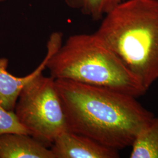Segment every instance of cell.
Returning <instances> with one entry per match:
<instances>
[{
  "label": "cell",
  "instance_id": "cell-1",
  "mask_svg": "<svg viewBox=\"0 0 158 158\" xmlns=\"http://www.w3.org/2000/svg\"><path fill=\"white\" fill-rule=\"evenodd\" d=\"M68 131L119 151L131 147L154 114L135 97L104 87L55 79Z\"/></svg>",
  "mask_w": 158,
  "mask_h": 158
},
{
  "label": "cell",
  "instance_id": "cell-2",
  "mask_svg": "<svg viewBox=\"0 0 158 158\" xmlns=\"http://www.w3.org/2000/svg\"><path fill=\"white\" fill-rule=\"evenodd\" d=\"M94 34L147 90L158 79V0H125Z\"/></svg>",
  "mask_w": 158,
  "mask_h": 158
},
{
  "label": "cell",
  "instance_id": "cell-3",
  "mask_svg": "<svg viewBox=\"0 0 158 158\" xmlns=\"http://www.w3.org/2000/svg\"><path fill=\"white\" fill-rule=\"evenodd\" d=\"M55 79L104 87L138 98L147 90L94 34L69 36L46 63Z\"/></svg>",
  "mask_w": 158,
  "mask_h": 158
},
{
  "label": "cell",
  "instance_id": "cell-4",
  "mask_svg": "<svg viewBox=\"0 0 158 158\" xmlns=\"http://www.w3.org/2000/svg\"><path fill=\"white\" fill-rule=\"evenodd\" d=\"M14 112L29 135L47 147L68 130L55 79L52 76L40 74L26 85L18 98Z\"/></svg>",
  "mask_w": 158,
  "mask_h": 158
},
{
  "label": "cell",
  "instance_id": "cell-5",
  "mask_svg": "<svg viewBox=\"0 0 158 158\" xmlns=\"http://www.w3.org/2000/svg\"><path fill=\"white\" fill-rule=\"evenodd\" d=\"M62 44V36L59 33L51 34L47 43V53L38 68L28 75L18 77L7 70L8 60L0 58V104L8 111H14L18 98L23 88L46 69V63L51 55Z\"/></svg>",
  "mask_w": 158,
  "mask_h": 158
},
{
  "label": "cell",
  "instance_id": "cell-6",
  "mask_svg": "<svg viewBox=\"0 0 158 158\" xmlns=\"http://www.w3.org/2000/svg\"><path fill=\"white\" fill-rule=\"evenodd\" d=\"M51 149L55 158H117L118 151L70 131L57 136Z\"/></svg>",
  "mask_w": 158,
  "mask_h": 158
},
{
  "label": "cell",
  "instance_id": "cell-7",
  "mask_svg": "<svg viewBox=\"0 0 158 158\" xmlns=\"http://www.w3.org/2000/svg\"><path fill=\"white\" fill-rule=\"evenodd\" d=\"M0 158H55L51 149L28 134L0 135Z\"/></svg>",
  "mask_w": 158,
  "mask_h": 158
},
{
  "label": "cell",
  "instance_id": "cell-8",
  "mask_svg": "<svg viewBox=\"0 0 158 158\" xmlns=\"http://www.w3.org/2000/svg\"><path fill=\"white\" fill-rule=\"evenodd\" d=\"M131 158H158V117H154L132 143Z\"/></svg>",
  "mask_w": 158,
  "mask_h": 158
},
{
  "label": "cell",
  "instance_id": "cell-9",
  "mask_svg": "<svg viewBox=\"0 0 158 158\" xmlns=\"http://www.w3.org/2000/svg\"><path fill=\"white\" fill-rule=\"evenodd\" d=\"M66 5L90 17L93 20H102L108 12L125 0H64Z\"/></svg>",
  "mask_w": 158,
  "mask_h": 158
},
{
  "label": "cell",
  "instance_id": "cell-10",
  "mask_svg": "<svg viewBox=\"0 0 158 158\" xmlns=\"http://www.w3.org/2000/svg\"><path fill=\"white\" fill-rule=\"evenodd\" d=\"M5 134H29L28 131L18 118L14 111H8L0 104V135Z\"/></svg>",
  "mask_w": 158,
  "mask_h": 158
},
{
  "label": "cell",
  "instance_id": "cell-11",
  "mask_svg": "<svg viewBox=\"0 0 158 158\" xmlns=\"http://www.w3.org/2000/svg\"><path fill=\"white\" fill-rule=\"evenodd\" d=\"M5 1V0H0V2H2V1Z\"/></svg>",
  "mask_w": 158,
  "mask_h": 158
}]
</instances>
